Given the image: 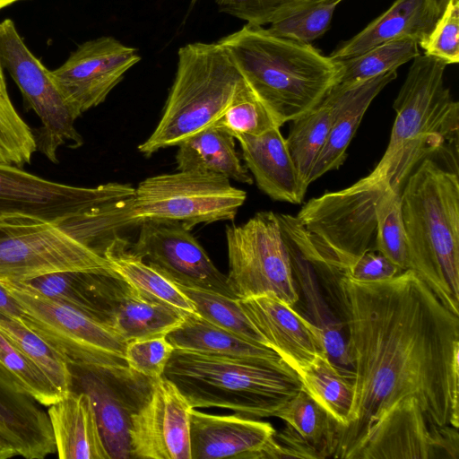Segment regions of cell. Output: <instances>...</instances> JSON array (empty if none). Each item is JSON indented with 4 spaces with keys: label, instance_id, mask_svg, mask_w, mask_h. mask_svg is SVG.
I'll list each match as a JSON object with an SVG mask.
<instances>
[{
    "label": "cell",
    "instance_id": "obj_20",
    "mask_svg": "<svg viewBox=\"0 0 459 459\" xmlns=\"http://www.w3.org/2000/svg\"><path fill=\"white\" fill-rule=\"evenodd\" d=\"M276 430L269 423L239 414L190 411L191 459H267Z\"/></svg>",
    "mask_w": 459,
    "mask_h": 459
},
{
    "label": "cell",
    "instance_id": "obj_10",
    "mask_svg": "<svg viewBox=\"0 0 459 459\" xmlns=\"http://www.w3.org/2000/svg\"><path fill=\"white\" fill-rule=\"evenodd\" d=\"M226 239L228 282L238 299L273 294L294 307L299 288L277 213L259 212L243 224L229 225Z\"/></svg>",
    "mask_w": 459,
    "mask_h": 459
},
{
    "label": "cell",
    "instance_id": "obj_24",
    "mask_svg": "<svg viewBox=\"0 0 459 459\" xmlns=\"http://www.w3.org/2000/svg\"><path fill=\"white\" fill-rule=\"evenodd\" d=\"M397 76L392 71L340 91L335 117L327 138L309 174V185L333 169H339L346 158L347 148L368 108L377 95Z\"/></svg>",
    "mask_w": 459,
    "mask_h": 459
},
{
    "label": "cell",
    "instance_id": "obj_35",
    "mask_svg": "<svg viewBox=\"0 0 459 459\" xmlns=\"http://www.w3.org/2000/svg\"><path fill=\"white\" fill-rule=\"evenodd\" d=\"M177 285L192 301L198 316L247 341L269 347L246 316L238 299L206 290Z\"/></svg>",
    "mask_w": 459,
    "mask_h": 459
},
{
    "label": "cell",
    "instance_id": "obj_42",
    "mask_svg": "<svg viewBox=\"0 0 459 459\" xmlns=\"http://www.w3.org/2000/svg\"><path fill=\"white\" fill-rule=\"evenodd\" d=\"M424 55L446 65L459 62V0H449L431 30L418 42Z\"/></svg>",
    "mask_w": 459,
    "mask_h": 459
},
{
    "label": "cell",
    "instance_id": "obj_27",
    "mask_svg": "<svg viewBox=\"0 0 459 459\" xmlns=\"http://www.w3.org/2000/svg\"><path fill=\"white\" fill-rule=\"evenodd\" d=\"M178 170H197L221 175L251 185L253 178L240 161L235 138L213 126L204 128L178 145Z\"/></svg>",
    "mask_w": 459,
    "mask_h": 459
},
{
    "label": "cell",
    "instance_id": "obj_52",
    "mask_svg": "<svg viewBox=\"0 0 459 459\" xmlns=\"http://www.w3.org/2000/svg\"><path fill=\"white\" fill-rule=\"evenodd\" d=\"M335 1L339 4V3H340V2H342V0H335Z\"/></svg>",
    "mask_w": 459,
    "mask_h": 459
},
{
    "label": "cell",
    "instance_id": "obj_37",
    "mask_svg": "<svg viewBox=\"0 0 459 459\" xmlns=\"http://www.w3.org/2000/svg\"><path fill=\"white\" fill-rule=\"evenodd\" d=\"M37 152L33 130L14 108L0 62V162L23 168Z\"/></svg>",
    "mask_w": 459,
    "mask_h": 459
},
{
    "label": "cell",
    "instance_id": "obj_17",
    "mask_svg": "<svg viewBox=\"0 0 459 459\" xmlns=\"http://www.w3.org/2000/svg\"><path fill=\"white\" fill-rule=\"evenodd\" d=\"M191 405L178 387L161 377L134 413L129 429L130 458L191 459Z\"/></svg>",
    "mask_w": 459,
    "mask_h": 459
},
{
    "label": "cell",
    "instance_id": "obj_18",
    "mask_svg": "<svg viewBox=\"0 0 459 459\" xmlns=\"http://www.w3.org/2000/svg\"><path fill=\"white\" fill-rule=\"evenodd\" d=\"M93 299L100 320L126 342L166 336L185 316L182 312L141 294L113 270L96 273Z\"/></svg>",
    "mask_w": 459,
    "mask_h": 459
},
{
    "label": "cell",
    "instance_id": "obj_28",
    "mask_svg": "<svg viewBox=\"0 0 459 459\" xmlns=\"http://www.w3.org/2000/svg\"><path fill=\"white\" fill-rule=\"evenodd\" d=\"M166 338L176 350L283 361L271 348L219 327L196 313L186 314L181 324L167 333Z\"/></svg>",
    "mask_w": 459,
    "mask_h": 459
},
{
    "label": "cell",
    "instance_id": "obj_43",
    "mask_svg": "<svg viewBox=\"0 0 459 459\" xmlns=\"http://www.w3.org/2000/svg\"><path fill=\"white\" fill-rule=\"evenodd\" d=\"M221 13L263 27L289 15L307 0H214Z\"/></svg>",
    "mask_w": 459,
    "mask_h": 459
},
{
    "label": "cell",
    "instance_id": "obj_9",
    "mask_svg": "<svg viewBox=\"0 0 459 459\" xmlns=\"http://www.w3.org/2000/svg\"><path fill=\"white\" fill-rule=\"evenodd\" d=\"M246 199L247 193L221 175L178 170L141 181L134 189L131 216L135 226L162 221L191 230L198 224L233 221Z\"/></svg>",
    "mask_w": 459,
    "mask_h": 459
},
{
    "label": "cell",
    "instance_id": "obj_6",
    "mask_svg": "<svg viewBox=\"0 0 459 459\" xmlns=\"http://www.w3.org/2000/svg\"><path fill=\"white\" fill-rule=\"evenodd\" d=\"M128 226L126 216L62 223L0 221V282H19L58 271H110L104 252Z\"/></svg>",
    "mask_w": 459,
    "mask_h": 459
},
{
    "label": "cell",
    "instance_id": "obj_32",
    "mask_svg": "<svg viewBox=\"0 0 459 459\" xmlns=\"http://www.w3.org/2000/svg\"><path fill=\"white\" fill-rule=\"evenodd\" d=\"M298 377L302 388L339 424V430L344 428L353 402L352 380L326 353L318 355Z\"/></svg>",
    "mask_w": 459,
    "mask_h": 459
},
{
    "label": "cell",
    "instance_id": "obj_46",
    "mask_svg": "<svg viewBox=\"0 0 459 459\" xmlns=\"http://www.w3.org/2000/svg\"><path fill=\"white\" fill-rule=\"evenodd\" d=\"M0 313L10 316L17 320H22L24 316L22 307L14 298V296L7 290V288L0 282Z\"/></svg>",
    "mask_w": 459,
    "mask_h": 459
},
{
    "label": "cell",
    "instance_id": "obj_38",
    "mask_svg": "<svg viewBox=\"0 0 459 459\" xmlns=\"http://www.w3.org/2000/svg\"><path fill=\"white\" fill-rule=\"evenodd\" d=\"M212 126L235 139L241 135H259L281 126L246 82Z\"/></svg>",
    "mask_w": 459,
    "mask_h": 459
},
{
    "label": "cell",
    "instance_id": "obj_47",
    "mask_svg": "<svg viewBox=\"0 0 459 459\" xmlns=\"http://www.w3.org/2000/svg\"><path fill=\"white\" fill-rule=\"evenodd\" d=\"M431 13L438 18L444 12L449 0H425Z\"/></svg>",
    "mask_w": 459,
    "mask_h": 459
},
{
    "label": "cell",
    "instance_id": "obj_5",
    "mask_svg": "<svg viewBox=\"0 0 459 459\" xmlns=\"http://www.w3.org/2000/svg\"><path fill=\"white\" fill-rule=\"evenodd\" d=\"M163 377L192 408H224L254 419L273 417L302 388L298 375L284 361L176 349Z\"/></svg>",
    "mask_w": 459,
    "mask_h": 459
},
{
    "label": "cell",
    "instance_id": "obj_31",
    "mask_svg": "<svg viewBox=\"0 0 459 459\" xmlns=\"http://www.w3.org/2000/svg\"><path fill=\"white\" fill-rule=\"evenodd\" d=\"M308 444L319 459L333 457L339 424L303 388L287 400L273 414Z\"/></svg>",
    "mask_w": 459,
    "mask_h": 459
},
{
    "label": "cell",
    "instance_id": "obj_4",
    "mask_svg": "<svg viewBox=\"0 0 459 459\" xmlns=\"http://www.w3.org/2000/svg\"><path fill=\"white\" fill-rule=\"evenodd\" d=\"M400 197L408 270L459 316L458 171L425 159L409 176Z\"/></svg>",
    "mask_w": 459,
    "mask_h": 459
},
{
    "label": "cell",
    "instance_id": "obj_23",
    "mask_svg": "<svg viewBox=\"0 0 459 459\" xmlns=\"http://www.w3.org/2000/svg\"><path fill=\"white\" fill-rule=\"evenodd\" d=\"M58 457L61 459H110L99 428L91 397L70 391L48 406Z\"/></svg>",
    "mask_w": 459,
    "mask_h": 459
},
{
    "label": "cell",
    "instance_id": "obj_7",
    "mask_svg": "<svg viewBox=\"0 0 459 459\" xmlns=\"http://www.w3.org/2000/svg\"><path fill=\"white\" fill-rule=\"evenodd\" d=\"M244 82L230 53L218 41L181 47L161 118L138 146L139 152L150 157L212 126Z\"/></svg>",
    "mask_w": 459,
    "mask_h": 459
},
{
    "label": "cell",
    "instance_id": "obj_25",
    "mask_svg": "<svg viewBox=\"0 0 459 459\" xmlns=\"http://www.w3.org/2000/svg\"><path fill=\"white\" fill-rule=\"evenodd\" d=\"M437 20L425 0H395L361 31L341 43L329 56L334 60L349 58L378 45L406 38L419 42Z\"/></svg>",
    "mask_w": 459,
    "mask_h": 459
},
{
    "label": "cell",
    "instance_id": "obj_48",
    "mask_svg": "<svg viewBox=\"0 0 459 459\" xmlns=\"http://www.w3.org/2000/svg\"><path fill=\"white\" fill-rule=\"evenodd\" d=\"M17 455L16 451L0 437V459H8Z\"/></svg>",
    "mask_w": 459,
    "mask_h": 459
},
{
    "label": "cell",
    "instance_id": "obj_51",
    "mask_svg": "<svg viewBox=\"0 0 459 459\" xmlns=\"http://www.w3.org/2000/svg\"><path fill=\"white\" fill-rule=\"evenodd\" d=\"M9 221V220L0 219V221ZM25 221H26V220H25Z\"/></svg>",
    "mask_w": 459,
    "mask_h": 459
},
{
    "label": "cell",
    "instance_id": "obj_45",
    "mask_svg": "<svg viewBox=\"0 0 459 459\" xmlns=\"http://www.w3.org/2000/svg\"><path fill=\"white\" fill-rule=\"evenodd\" d=\"M343 272L355 281H377L403 271L378 251L369 250L356 257Z\"/></svg>",
    "mask_w": 459,
    "mask_h": 459
},
{
    "label": "cell",
    "instance_id": "obj_50",
    "mask_svg": "<svg viewBox=\"0 0 459 459\" xmlns=\"http://www.w3.org/2000/svg\"><path fill=\"white\" fill-rule=\"evenodd\" d=\"M197 0H191L190 7H193L196 4Z\"/></svg>",
    "mask_w": 459,
    "mask_h": 459
},
{
    "label": "cell",
    "instance_id": "obj_39",
    "mask_svg": "<svg viewBox=\"0 0 459 459\" xmlns=\"http://www.w3.org/2000/svg\"><path fill=\"white\" fill-rule=\"evenodd\" d=\"M375 250L399 267L408 270V247L401 210L400 193L386 189L376 205Z\"/></svg>",
    "mask_w": 459,
    "mask_h": 459
},
{
    "label": "cell",
    "instance_id": "obj_36",
    "mask_svg": "<svg viewBox=\"0 0 459 459\" xmlns=\"http://www.w3.org/2000/svg\"><path fill=\"white\" fill-rule=\"evenodd\" d=\"M94 272L99 271H58L15 283L48 299L74 307L99 320L91 292Z\"/></svg>",
    "mask_w": 459,
    "mask_h": 459
},
{
    "label": "cell",
    "instance_id": "obj_22",
    "mask_svg": "<svg viewBox=\"0 0 459 459\" xmlns=\"http://www.w3.org/2000/svg\"><path fill=\"white\" fill-rule=\"evenodd\" d=\"M245 166L260 190L275 201L300 204L305 196L280 128L259 135H241Z\"/></svg>",
    "mask_w": 459,
    "mask_h": 459
},
{
    "label": "cell",
    "instance_id": "obj_2",
    "mask_svg": "<svg viewBox=\"0 0 459 459\" xmlns=\"http://www.w3.org/2000/svg\"><path fill=\"white\" fill-rule=\"evenodd\" d=\"M446 65L420 54L412 60L394 101L396 117L386 150L375 169L355 186L400 193L425 159L458 171L459 103L445 87Z\"/></svg>",
    "mask_w": 459,
    "mask_h": 459
},
{
    "label": "cell",
    "instance_id": "obj_49",
    "mask_svg": "<svg viewBox=\"0 0 459 459\" xmlns=\"http://www.w3.org/2000/svg\"><path fill=\"white\" fill-rule=\"evenodd\" d=\"M21 0H0V10Z\"/></svg>",
    "mask_w": 459,
    "mask_h": 459
},
{
    "label": "cell",
    "instance_id": "obj_21",
    "mask_svg": "<svg viewBox=\"0 0 459 459\" xmlns=\"http://www.w3.org/2000/svg\"><path fill=\"white\" fill-rule=\"evenodd\" d=\"M0 368V437L26 459L56 452L47 411Z\"/></svg>",
    "mask_w": 459,
    "mask_h": 459
},
{
    "label": "cell",
    "instance_id": "obj_3",
    "mask_svg": "<svg viewBox=\"0 0 459 459\" xmlns=\"http://www.w3.org/2000/svg\"><path fill=\"white\" fill-rule=\"evenodd\" d=\"M218 42L281 126L314 108L341 80L340 60L260 26L245 24Z\"/></svg>",
    "mask_w": 459,
    "mask_h": 459
},
{
    "label": "cell",
    "instance_id": "obj_34",
    "mask_svg": "<svg viewBox=\"0 0 459 459\" xmlns=\"http://www.w3.org/2000/svg\"><path fill=\"white\" fill-rule=\"evenodd\" d=\"M418 40L401 39L378 45L360 55L340 59L342 72L340 82L351 87L396 69L420 55Z\"/></svg>",
    "mask_w": 459,
    "mask_h": 459
},
{
    "label": "cell",
    "instance_id": "obj_13",
    "mask_svg": "<svg viewBox=\"0 0 459 459\" xmlns=\"http://www.w3.org/2000/svg\"><path fill=\"white\" fill-rule=\"evenodd\" d=\"M68 366L70 391L91 397L110 459L130 458L131 419L148 397L153 379L129 367Z\"/></svg>",
    "mask_w": 459,
    "mask_h": 459
},
{
    "label": "cell",
    "instance_id": "obj_14",
    "mask_svg": "<svg viewBox=\"0 0 459 459\" xmlns=\"http://www.w3.org/2000/svg\"><path fill=\"white\" fill-rule=\"evenodd\" d=\"M458 429L431 422L415 397L391 405L370 428L355 459H458Z\"/></svg>",
    "mask_w": 459,
    "mask_h": 459
},
{
    "label": "cell",
    "instance_id": "obj_11",
    "mask_svg": "<svg viewBox=\"0 0 459 459\" xmlns=\"http://www.w3.org/2000/svg\"><path fill=\"white\" fill-rule=\"evenodd\" d=\"M22 307V323L68 363L128 367L126 342L109 326L86 313L48 299L15 282H1Z\"/></svg>",
    "mask_w": 459,
    "mask_h": 459
},
{
    "label": "cell",
    "instance_id": "obj_33",
    "mask_svg": "<svg viewBox=\"0 0 459 459\" xmlns=\"http://www.w3.org/2000/svg\"><path fill=\"white\" fill-rule=\"evenodd\" d=\"M0 333L40 368L64 394L70 392L71 373L66 359L22 321L0 313Z\"/></svg>",
    "mask_w": 459,
    "mask_h": 459
},
{
    "label": "cell",
    "instance_id": "obj_8",
    "mask_svg": "<svg viewBox=\"0 0 459 459\" xmlns=\"http://www.w3.org/2000/svg\"><path fill=\"white\" fill-rule=\"evenodd\" d=\"M134 189L123 183L70 186L0 162V219L62 223L95 216L127 215Z\"/></svg>",
    "mask_w": 459,
    "mask_h": 459
},
{
    "label": "cell",
    "instance_id": "obj_12",
    "mask_svg": "<svg viewBox=\"0 0 459 459\" xmlns=\"http://www.w3.org/2000/svg\"><path fill=\"white\" fill-rule=\"evenodd\" d=\"M0 62L20 89L24 109L32 110L40 120L33 131L37 152L58 163L61 146L78 148L83 139L50 71L30 51L11 19L0 23Z\"/></svg>",
    "mask_w": 459,
    "mask_h": 459
},
{
    "label": "cell",
    "instance_id": "obj_1",
    "mask_svg": "<svg viewBox=\"0 0 459 459\" xmlns=\"http://www.w3.org/2000/svg\"><path fill=\"white\" fill-rule=\"evenodd\" d=\"M346 328L353 402L333 458L355 459L370 428L415 397L431 422L459 427V316L411 270L377 281L314 266Z\"/></svg>",
    "mask_w": 459,
    "mask_h": 459
},
{
    "label": "cell",
    "instance_id": "obj_29",
    "mask_svg": "<svg viewBox=\"0 0 459 459\" xmlns=\"http://www.w3.org/2000/svg\"><path fill=\"white\" fill-rule=\"evenodd\" d=\"M104 256L110 268L145 297L183 314L195 313L194 304L172 281L131 251L120 236L106 248Z\"/></svg>",
    "mask_w": 459,
    "mask_h": 459
},
{
    "label": "cell",
    "instance_id": "obj_16",
    "mask_svg": "<svg viewBox=\"0 0 459 459\" xmlns=\"http://www.w3.org/2000/svg\"><path fill=\"white\" fill-rule=\"evenodd\" d=\"M140 60L136 48L103 36L81 44L50 75L77 119L101 104Z\"/></svg>",
    "mask_w": 459,
    "mask_h": 459
},
{
    "label": "cell",
    "instance_id": "obj_15",
    "mask_svg": "<svg viewBox=\"0 0 459 459\" xmlns=\"http://www.w3.org/2000/svg\"><path fill=\"white\" fill-rule=\"evenodd\" d=\"M131 251L174 283L237 299L227 275L212 263L204 247L181 224L145 221L139 225Z\"/></svg>",
    "mask_w": 459,
    "mask_h": 459
},
{
    "label": "cell",
    "instance_id": "obj_30",
    "mask_svg": "<svg viewBox=\"0 0 459 459\" xmlns=\"http://www.w3.org/2000/svg\"><path fill=\"white\" fill-rule=\"evenodd\" d=\"M339 100L340 91L334 86L314 108L290 121L285 140L305 193L309 186V174L335 117Z\"/></svg>",
    "mask_w": 459,
    "mask_h": 459
},
{
    "label": "cell",
    "instance_id": "obj_19",
    "mask_svg": "<svg viewBox=\"0 0 459 459\" xmlns=\"http://www.w3.org/2000/svg\"><path fill=\"white\" fill-rule=\"evenodd\" d=\"M238 302L268 346L297 375L326 353L317 327L275 295H255Z\"/></svg>",
    "mask_w": 459,
    "mask_h": 459
},
{
    "label": "cell",
    "instance_id": "obj_41",
    "mask_svg": "<svg viewBox=\"0 0 459 459\" xmlns=\"http://www.w3.org/2000/svg\"><path fill=\"white\" fill-rule=\"evenodd\" d=\"M0 368L41 405L49 406L65 396L1 333Z\"/></svg>",
    "mask_w": 459,
    "mask_h": 459
},
{
    "label": "cell",
    "instance_id": "obj_40",
    "mask_svg": "<svg viewBox=\"0 0 459 459\" xmlns=\"http://www.w3.org/2000/svg\"><path fill=\"white\" fill-rule=\"evenodd\" d=\"M337 5L335 0H307L266 30L277 37L310 44L328 30Z\"/></svg>",
    "mask_w": 459,
    "mask_h": 459
},
{
    "label": "cell",
    "instance_id": "obj_26",
    "mask_svg": "<svg viewBox=\"0 0 459 459\" xmlns=\"http://www.w3.org/2000/svg\"><path fill=\"white\" fill-rule=\"evenodd\" d=\"M283 238L290 255L294 279L305 298L308 312L307 319L320 331L330 359L343 375L352 380L353 373L347 351L343 323L337 318L325 301L320 291L317 274L311 263L302 255L290 238L284 235Z\"/></svg>",
    "mask_w": 459,
    "mask_h": 459
},
{
    "label": "cell",
    "instance_id": "obj_44",
    "mask_svg": "<svg viewBox=\"0 0 459 459\" xmlns=\"http://www.w3.org/2000/svg\"><path fill=\"white\" fill-rule=\"evenodd\" d=\"M174 351L166 336H155L130 341L125 358L128 367L149 378L163 377L165 368Z\"/></svg>",
    "mask_w": 459,
    "mask_h": 459
}]
</instances>
